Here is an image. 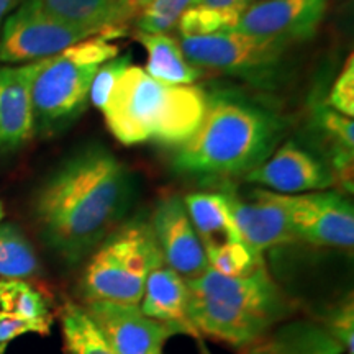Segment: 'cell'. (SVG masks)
<instances>
[{
  "label": "cell",
  "mask_w": 354,
  "mask_h": 354,
  "mask_svg": "<svg viewBox=\"0 0 354 354\" xmlns=\"http://www.w3.org/2000/svg\"><path fill=\"white\" fill-rule=\"evenodd\" d=\"M135 197V179L107 146L69 154L39 184L33 218L41 240L64 263L79 264L120 227Z\"/></svg>",
  "instance_id": "cell-1"
},
{
  "label": "cell",
  "mask_w": 354,
  "mask_h": 354,
  "mask_svg": "<svg viewBox=\"0 0 354 354\" xmlns=\"http://www.w3.org/2000/svg\"><path fill=\"white\" fill-rule=\"evenodd\" d=\"M286 131V118L268 105L233 88H212L196 133L176 148L172 166L205 183L243 177L271 156Z\"/></svg>",
  "instance_id": "cell-2"
},
{
  "label": "cell",
  "mask_w": 354,
  "mask_h": 354,
  "mask_svg": "<svg viewBox=\"0 0 354 354\" xmlns=\"http://www.w3.org/2000/svg\"><path fill=\"white\" fill-rule=\"evenodd\" d=\"M185 284L187 312L198 333L234 348L251 346L294 313V304L266 266L243 277H228L209 268Z\"/></svg>",
  "instance_id": "cell-3"
},
{
  "label": "cell",
  "mask_w": 354,
  "mask_h": 354,
  "mask_svg": "<svg viewBox=\"0 0 354 354\" xmlns=\"http://www.w3.org/2000/svg\"><path fill=\"white\" fill-rule=\"evenodd\" d=\"M203 110L205 88L159 82L131 64L115 84L102 113L122 145L179 148L196 133Z\"/></svg>",
  "instance_id": "cell-4"
},
{
  "label": "cell",
  "mask_w": 354,
  "mask_h": 354,
  "mask_svg": "<svg viewBox=\"0 0 354 354\" xmlns=\"http://www.w3.org/2000/svg\"><path fill=\"white\" fill-rule=\"evenodd\" d=\"M113 28L74 44L59 55L38 61L32 82L35 133L44 138L59 135L81 117L97 71L118 55Z\"/></svg>",
  "instance_id": "cell-5"
},
{
  "label": "cell",
  "mask_w": 354,
  "mask_h": 354,
  "mask_svg": "<svg viewBox=\"0 0 354 354\" xmlns=\"http://www.w3.org/2000/svg\"><path fill=\"white\" fill-rule=\"evenodd\" d=\"M165 266L151 223L143 216L117 227L91 254L81 279L86 302L140 305L146 281Z\"/></svg>",
  "instance_id": "cell-6"
},
{
  "label": "cell",
  "mask_w": 354,
  "mask_h": 354,
  "mask_svg": "<svg viewBox=\"0 0 354 354\" xmlns=\"http://www.w3.org/2000/svg\"><path fill=\"white\" fill-rule=\"evenodd\" d=\"M180 50L196 68L216 71L261 88H274L282 77L290 46L276 39L221 30L202 37H180Z\"/></svg>",
  "instance_id": "cell-7"
},
{
  "label": "cell",
  "mask_w": 354,
  "mask_h": 354,
  "mask_svg": "<svg viewBox=\"0 0 354 354\" xmlns=\"http://www.w3.org/2000/svg\"><path fill=\"white\" fill-rule=\"evenodd\" d=\"M91 37L53 15L43 0H25L0 28V63H38Z\"/></svg>",
  "instance_id": "cell-8"
},
{
  "label": "cell",
  "mask_w": 354,
  "mask_h": 354,
  "mask_svg": "<svg viewBox=\"0 0 354 354\" xmlns=\"http://www.w3.org/2000/svg\"><path fill=\"white\" fill-rule=\"evenodd\" d=\"M276 196L284 207L295 241L343 250L353 248L354 209L343 194L318 190L295 196Z\"/></svg>",
  "instance_id": "cell-9"
},
{
  "label": "cell",
  "mask_w": 354,
  "mask_h": 354,
  "mask_svg": "<svg viewBox=\"0 0 354 354\" xmlns=\"http://www.w3.org/2000/svg\"><path fill=\"white\" fill-rule=\"evenodd\" d=\"M326 8L328 0H261L241 13L232 30L292 46L315 37Z\"/></svg>",
  "instance_id": "cell-10"
},
{
  "label": "cell",
  "mask_w": 354,
  "mask_h": 354,
  "mask_svg": "<svg viewBox=\"0 0 354 354\" xmlns=\"http://www.w3.org/2000/svg\"><path fill=\"white\" fill-rule=\"evenodd\" d=\"M149 223L165 266L185 281L202 276L209 269L205 250L192 227L183 198L177 196L162 198Z\"/></svg>",
  "instance_id": "cell-11"
},
{
  "label": "cell",
  "mask_w": 354,
  "mask_h": 354,
  "mask_svg": "<svg viewBox=\"0 0 354 354\" xmlns=\"http://www.w3.org/2000/svg\"><path fill=\"white\" fill-rule=\"evenodd\" d=\"M245 179L282 196L318 192L335 184L330 167L294 141L279 145L271 156Z\"/></svg>",
  "instance_id": "cell-12"
},
{
  "label": "cell",
  "mask_w": 354,
  "mask_h": 354,
  "mask_svg": "<svg viewBox=\"0 0 354 354\" xmlns=\"http://www.w3.org/2000/svg\"><path fill=\"white\" fill-rule=\"evenodd\" d=\"M84 308L117 354H162L166 342L174 336L146 317L138 305L86 302Z\"/></svg>",
  "instance_id": "cell-13"
},
{
  "label": "cell",
  "mask_w": 354,
  "mask_h": 354,
  "mask_svg": "<svg viewBox=\"0 0 354 354\" xmlns=\"http://www.w3.org/2000/svg\"><path fill=\"white\" fill-rule=\"evenodd\" d=\"M223 194L241 241L256 253L295 241L284 207L271 190H251L248 201L234 190L225 189Z\"/></svg>",
  "instance_id": "cell-14"
},
{
  "label": "cell",
  "mask_w": 354,
  "mask_h": 354,
  "mask_svg": "<svg viewBox=\"0 0 354 354\" xmlns=\"http://www.w3.org/2000/svg\"><path fill=\"white\" fill-rule=\"evenodd\" d=\"M38 63L0 66V151L20 149L35 135L32 82Z\"/></svg>",
  "instance_id": "cell-15"
},
{
  "label": "cell",
  "mask_w": 354,
  "mask_h": 354,
  "mask_svg": "<svg viewBox=\"0 0 354 354\" xmlns=\"http://www.w3.org/2000/svg\"><path fill=\"white\" fill-rule=\"evenodd\" d=\"M185 279L167 266L154 269L146 281L140 310L151 320L161 323L174 335L198 336L187 312Z\"/></svg>",
  "instance_id": "cell-16"
},
{
  "label": "cell",
  "mask_w": 354,
  "mask_h": 354,
  "mask_svg": "<svg viewBox=\"0 0 354 354\" xmlns=\"http://www.w3.org/2000/svg\"><path fill=\"white\" fill-rule=\"evenodd\" d=\"M344 349L328 330L310 320L286 322L263 339L251 344L246 354H343Z\"/></svg>",
  "instance_id": "cell-17"
},
{
  "label": "cell",
  "mask_w": 354,
  "mask_h": 354,
  "mask_svg": "<svg viewBox=\"0 0 354 354\" xmlns=\"http://www.w3.org/2000/svg\"><path fill=\"white\" fill-rule=\"evenodd\" d=\"M183 202L205 253L227 243L241 241L223 192L189 194Z\"/></svg>",
  "instance_id": "cell-18"
},
{
  "label": "cell",
  "mask_w": 354,
  "mask_h": 354,
  "mask_svg": "<svg viewBox=\"0 0 354 354\" xmlns=\"http://www.w3.org/2000/svg\"><path fill=\"white\" fill-rule=\"evenodd\" d=\"M138 41L146 51V74L159 82L174 86H194L201 69L185 59L180 44L169 35L138 33Z\"/></svg>",
  "instance_id": "cell-19"
},
{
  "label": "cell",
  "mask_w": 354,
  "mask_h": 354,
  "mask_svg": "<svg viewBox=\"0 0 354 354\" xmlns=\"http://www.w3.org/2000/svg\"><path fill=\"white\" fill-rule=\"evenodd\" d=\"M44 7L66 24L99 35L125 19L122 0H43Z\"/></svg>",
  "instance_id": "cell-20"
},
{
  "label": "cell",
  "mask_w": 354,
  "mask_h": 354,
  "mask_svg": "<svg viewBox=\"0 0 354 354\" xmlns=\"http://www.w3.org/2000/svg\"><path fill=\"white\" fill-rule=\"evenodd\" d=\"M0 317L30 323L38 335H48L53 325V313L44 295L19 279H0Z\"/></svg>",
  "instance_id": "cell-21"
},
{
  "label": "cell",
  "mask_w": 354,
  "mask_h": 354,
  "mask_svg": "<svg viewBox=\"0 0 354 354\" xmlns=\"http://www.w3.org/2000/svg\"><path fill=\"white\" fill-rule=\"evenodd\" d=\"M61 330L69 354H117L84 305L66 302L61 308Z\"/></svg>",
  "instance_id": "cell-22"
},
{
  "label": "cell",
  "mask_w": 354,
  "mask_h": 354,
  "mask_svg": "<svg viewBox=\"0 0 354 354\" xmlns=\"http://www.w3.org/2000/svg\"><path fill=\"white\" fill-rule=\"evenodd\" d=\"M38 269L37 253L25 233L13 223H0V277L24 281Z\"/></svg>",
  "instance_id": "cell-23"
},
{
  "label": "cell",
  "mask_w": 354,
  "mask_h": 354,
  "mask_svg": "<svg viewBox=\"0 0 354 354\" xmlns=\"http://www.w3.org/2000/svg\"><path fill=\"white\" fill-rule=\"evenodd\" d=\"M209 268L228 277H243L264 268L263 254L256 253L243 241H233L207 251Z\"/></svg>",
  "instance_id": "cell-24"
},
{
  "label": "cell",
  "mask_w": 354,
  "mask_h": 354,
  "mask_svg": "<svg viewBox=\"0 0 354 354\" xmlns=\"http://www.w3.org/2000/svg\"><path fill=\"white\" fill-rule=\"evenodd\" d=\"M198 0H153L138 17L141 33L167 35L174 30L179 19L189 8L196 7Z\"/></svg>",
  "instance_id": "cell-25"
},
{
  "label": "cell",
  "mask_w": 354,
  "mask_h": 354,
  "mask_svg": "<svg viewBox=\"0 0 354 354\" xmlns=\"http://www.w3.org/2000/svg\"><path fill=\"white\" fill-rule=\"evenodd\" d=\"M313 125L333 145V151L348 149L354 151V122L326 104L317 105L313 110Z\"/></svg>",
  "instance_id": "cell-26"
},
{
  "label": "cell",
  "mask_w": 354,
  "mask_h": 354,
  "mask_svg": "<svg viewBox=\"0 0 354 354\" xmlns=\"http://www.w3.org/2000/svg\"><path fill=\"white\" fill-rule=\"evenodd\" d=\"M236 21V17L228 15V13L196 6L184 12L177 24V30H179L180 37H202V35L233 28Z\"/></svg>",
  "instance_id": "cell-27"
},
{
  "label": "cell",
  "mask_w": 354,
  "mask_h": 354,
  "mask_svg": "<svg viewBox=\"0 0 354 354\" xmlns=\"http://www.w3.org/2000/svg\"><path fill=\"white\" fill-rule=\"evenodd\" d=\"M131 55H117L112 59H109L107 63H104L97 71L94 81L91 86V94H88V102L97 109H104V105L107 104L110 94H112L115 84L118 82L125 71L131 66Z\"/></svg>",
  "instance_id": "cell-28"
},
{
  "label": "cell",
  "mask_w": 354,
  "mask_h": 354,
  "mask_svg": "<svg viewBox=\"0 0 354 354\" xmlns=\"http://www.w3.org/2000/svg\"><path fill=\"white\" fill-rule=\"evenodd\" d=\"M326 105L330 109L336 110L344 117H354V59L353 55L344 63L343 69L339 71L338 77L331 87Z\"/></svg>",
  "instance_id": "cell-29"
},
{
  "label": "cell",
  "mask_w": 354,
  "mask_h": 354,
  "mask_svg": "<svg viewBox=\"0 0 354 354\" xmlns=\"http://www.w3.org/2000/svg\"><path fill=\"white\" fill-rule=\"evenodd\" d=\"M328 333L342 344L344 353L353 354V339H354V308L353 299L344 300L330 313L325 325Z\"/></svg>",
  "instance_id": "cell-30"
},
{
  "label": "cell",
  "mask_w": 354,
  "mask_h": 354,
  "mask_svg": "<svg viewBox=\"0 0 354 354\" xmlns=\"http://www.w3.org/2000/svg\"><path fill=\"white\" fill-rule=\"evenodd\" d=\"M26 333H38L37 328L30 323L15 320V318L0 317V354L7 351L8 344L19 336H24Z\"/></svg>",
  "instance_id": "cell-31"
},
{
  "label": "cell",
  "mask_w": 354,
  "mask_h": 354,
  "mask_svg": "<svg viewBox=\"0 0 354 354\" xmlns=\"http://www.w3.org/2000/svg\"><path fill=\"white\" fill-rule=\"evenodd\" d=\"M254 0H198L197 6L210 8V10L223 12L240 19L241 13L253 3Z\"/></svg>",
  "instance_id": "cell-32"
},
{
  "label": "cell",
  "mask_w": 354,
  "mask_h": 354,
  "mask_svg": "<svg viewBox=\"0 0 354 354\" xmlns=\"http://www.w3.org/2000/svg\"><path fill=\"white\" fill-rule=\"evenodd\" d=\"M153 0H122L123 13H125V19H131V17H140V13L145 10L146 7L151 3Z\"/></svg>",
  "instance_id": "cell-33"
},
{
  "label": "cell",
  "mask_w": 354,
  "mask_h": 354,
  "mask_svg": "<svg viewBox=\"0 0 354 354\" xmlns=\"http://www.w3.org/2000/svg\"><path fill=\"white\" fill-rule=\"evenodd\" d=\"M24 2L25 0H0V28H2L3 21H6Z\"/></svg>",
  "instance_id": "cell-34"
},
{
  "label": "cell",
  "mask_w": 354,
  "mask_h": 354,
  "mask_svg": "<svg viewBox=\"0 0 354 354\" xmlns=\"http://www.w3.org/2000/svg\"><path fill=\"white\" fill-rule=\"evenodd\" d=\"M3 218V209H2V203H0V221Z\"/></svg>",
  "instance_id": "cell-35"
}]
</instances>
